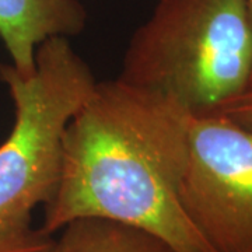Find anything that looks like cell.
I'll use <instances>...</instances> for the list:
<instances>
[{"label": "cell", "instance_id": "cell-1", "mask_svg": "<svg viewBox=\"0 0 252 252\" xmlns=\"http://www.w3.org/2000/svg\"><path fill=\"white\" fill-rule=\"evenodd\" d=\"M187 111L124 81H97L63 139L62 175L39 230L97 217L152 234L172 252H215L181 206Z\"/></svg>", "mask_w": 252, "mask_h": 252}, {"label": "cell", "instance_id": "cell-7", "mask_svg": "<svg viewBox=\"0 0 252 252\" xmlns=\"http://www.w3.org/2000/svg\"><path fill=\"white\" fill-rule=\"evenodd\" d=\"M52 241L54 235L31 228L24 234L0 238V252H46Z\"/></svg>", "mask_w": 252, "mask_h": 252}, {"label": "cell", "instance_id": "cell-3", "mask_svg": "<svg viewBox=\"0 0 252 252\" xmlns=\"http://www.w3.org/2000/svg\"><path fill=\"white\" fill-rule=\"evenodd\" d=\"M0 80L9 89L16 117L0 144V238H9L30 231L34 209L54 196L66 127L98 80L62 36L38 46L31 74L0 63Z\"/></svg>", "mask_w": 252, "mask_h": 252}, {"label": "cell", "instance_id": "cell-4", "mask_svg": "<svg viewBox=\"0 0 252 252\" xmlns=\"http://www.w3.org/2000/svg\"><path fill=\"white\" fill-rule=\"evenodd\" d=\"M178 198L213 251H252V129L221 114H189Z\"/></svg>", "mask_w": 252, "mask_h": 252}, {"label": "cell", "instance_id": "cell-8", "mask_svg": "<svg viewBox=\"0 0 252 252\" xmlns=\"http://www.w3.org/2000/svg\"><path fill=\"white\" fill-rule=\"evenodd\" d=\"M213 114H221L238 122L240 125L252 129V83L243 94L228 101Z\"/></svg>", "mask_w": 252, "mask_h": 252}, {"label": "cell", "instance_id": "cell-10", "mask_svg": "<svg viewBox=\"0 0 252 252\" xmlns=\"http://www.w3.org/2000/svg\"><path fill=\"white\" fill-rule=\"evenodd\" d=\"M248 252H252V251H248Z\"/></svg>", "mask_w": 252, "mask_h": 252}, {"label": "cell", "instance_id": "cell-9", "mask_svg": "<svg viewBox=\"0 0 252 252\" xmlns=\"http://www.w3.org/2000/svg\"><path fill=\"white\" fill-rule=\"evenodd\" d=\"M247 4H248V9H250V13H251L252 16V0H247Z\"/></svg>", "mask_w": 252, "mask_h": 252}, {"label": "cell", "instance_id": "cell-2", "mask_svg": "<svg viewBox=\"0 0 252 252\" xmlns=\"http://www.w3.org/2000/svg\"><path fill=\"white\" fill-rule=\"evenodd\" d=\"M117 79L190 115L219 111L252 81L247 0H158L130 36Z\"/></svg>", "mask_w": 252, "mask_h": 252}, {"label": "cell", "instance_id": "cell-5", "mask_svg": "<svg viewBox=\"0 0 252 252\" xmlns=\"http://www.w3.org/2000/svg\"><path fill=\"white\" fill-rule=\"evenodd\" d=\"M87 24L81 0H0V38L11 66L27 76L35 69L38 46L49 38H72Z\"/></svg>", "mask_w": 252, "mask_h": 252}, {"label": "cell", "instance_id": "cell-6", "mask_svg": "<svg viewBox=\"0 0 252 252\" xmlns=\"http://www.w3.org/2000/svg\"><path fill=\"white\" fill-rule=\"evenodd\" d=\"M46 252H172L142 230L97 217L73 220L59 230Z\"/></svg>", "mask_w": 252, "mask_h": 252}]
</instances>
